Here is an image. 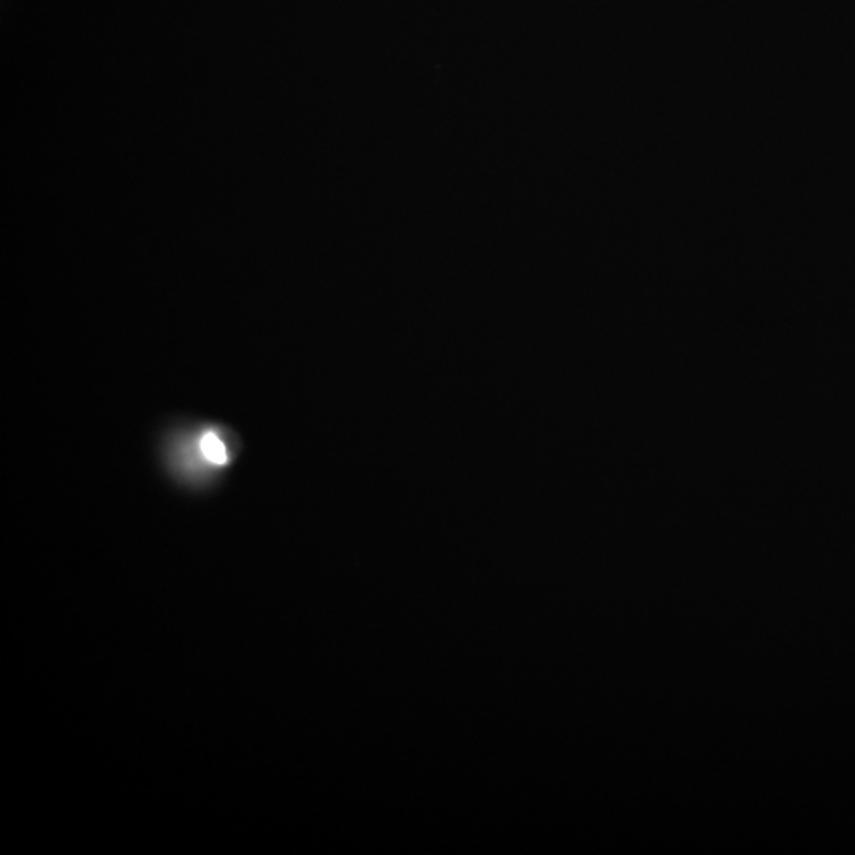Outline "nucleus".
<instances>
[{
	"instance_id": "1",
	"label": "nucleus",
	"mask_w": 855,
	"mask_h": 855,
	"mask_svg": "<svg viewBox=\"0 0 855 855\" xmlns=\"http://www.w3.org/2000/svg\"><path fill=\"white\" fill-rule=\"evenodd\" d=\"M202 452L214 464H224L227 461L224 444H222L221 439L216 434L208 433L203 437Z\"/></svg>"
}]
</instances>
